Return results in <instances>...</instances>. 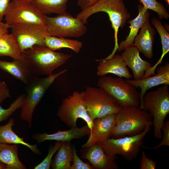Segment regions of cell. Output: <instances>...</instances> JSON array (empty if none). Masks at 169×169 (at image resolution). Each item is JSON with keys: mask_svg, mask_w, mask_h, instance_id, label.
<instances>
[{"mask_svg": "<svg viewBox=\"0 0 169 169\" xmlns=\"http://www.w3.org/2000/svg\"><path fill=\"white\" fill-rule=\"evenodd\" d=\"M107 13L114 31L115 46L112 53L106 57V59L113 57L118 49V33L119 28H122L131 17L124 0H100L93 5L83 9L76 17L81 20L85 24L92 15L99 12Z\"/></svg>", "mask_w": 169, "mask_h": 169, "instance_id": "cell-1", "label": "cell"}, {"mask_svg": "<svg viewBox=\"0 0 169 169\" xmlns=\"http://www.w3.org/2000/svg\"><path fill=\"white\" fill-rule=\"evenodd\" d=\"M22 55L35 77L52 74L55 69L65 63L72 56L39 45L33 46L22 52Z\"/></svg>", "mask_w": 169, "mask_h": 169, "instance_id": "cell-2", "label": "cell"}, {"mask_svg": "<svg viewBox=\"0 0 169 169\" xmlns=\"http://www.w3.org/2000/svg\"><path fill=\"white\" fill-rule=\"evenodd\" d=\"M115 115L116 125L112 136L115 138L140 133L151 121L150 113L139 107L122 108Z\"/></svg>", "mask_w": 169, "mask_h": 169, "instance_id": "cell-3", "label": "cell"}, {"mask_svg": "<svg viewBox=\"0 0 169 169\" xmlns=\"http://www.w3.org/2000/svg\"><path fill=\"white\" fill-rule=\"evenodd\" d=\"M143 110L153 117V135L156 138L161 139V128L169 113L168 85L164 84L156 90L146 93L143 97Z\"/></svg>", "mask_w": 169, "mask_h": 169, "instance_id": "cell-4", "label": "cell"}, {"mask_svg": "<svg viewBox=\"0 0 169 169\" xmlns=\"http://www.w3.org/2000/svg\"><path fill=\"white\" fill-rule=\"evenodd\" d=\"M67 71L65 69L45 78L36 77L27 85L25 96L21 107V119L26 121L29 128L32 126L33 116L34 111L44 94L59 76Z\"/></svg>", "mask_w": 169, "mask_h": 169, "instance_id": "cell-5", "label": "cell"}, {"mask_svg": "<svg viewBox=\"0 0 169 169\" xmlns=\"http://www.w3.org/2000/svg\"><path fill=\"white\" fill-rule=\"evenodd\" d=\"M98 86L107 92L121 108L139 107V93L136 88L122 77L100 76Z\"/></svg>", "mask_w": 169, "mask_h": 169, "instance_id": "cell-6", "label": "cell"}, {"mask_svg": "<svg viewBox=\"0 0 169 169\" xmlns=\"http://www.w3.org/2000/svg\"><path fill=\"white\" fill-rule=\"evenodd\" d=\"M152 125V122L150 121L140 133L119 138H110L99 144L107 155L113 156L120 155L126 160L132 161L137 156L141 147L143 145V140L151 130Z\"/></svg>", "mask_w": 169, "mask_h": 169, "instance_id": "cell-7", "label": "cell"}, {"mask_svg": "<svg viewBox=\"0 0 169 169\" xmlns=\"http://www.w3.org/2000/svg\"><path fill=\"white\" fill-rule=\"evenodd\" d=\"M84 99L87 113L93 120L109 114H116L122 108L107 92L100 87H86Z\"/></svg>", "mask_w": 169, "mask_h": 169, "instance_id": "cell-8", "label": "cell"}, {"mask_svg": "<svg viewBox=\"0 0 169 169\" xmlns=\"http://www.w3.org/2000/svg\"><path fill=\"white\" fill-rule=\"evenodd\" d=\"M84 91H74L71 95L63 99L57 114L61 120L71 128L76 127V121L80 118L87 123L91 134L93 120L88 115L84 99Z\"/></svg>", "mask_w": 169, "mask_h": 169, "instance_id": "cell-9", "label": "cell"}, {"mask_svg": "<svg viewBox=\"0 0 169 169\" xmlns=\"http://www.w3.org/2000/svg\"><path fill=\"white\" fill-rule=\"evenodd\" d=\"M48 35L59 38L79 37L87 32V28L80 19L65 12L54 17L45 16Z\"/></svg>", "mask_w": 169, "mask_h": 169, "instance_id": "cell-10", "label": "cell"}, {"mask_svg": "<svg viewBox=\"0 0 169 169\" xmlns=\"http://www.w3.org/2000/svg\"><path fill=\"white\" fill-rule=\"evenodd\" d=\"M45 16L40 13L31 2L12 0L4 16L6 23L9 26L18 23H29L46 26Z\"/></svg>", "mask_w": 169, "mask_h": 169, "instance_id": "cell-11", "label": "cell"}, {"mask_svg": "<svg viewBox=\"0 0 169 169\" xmlns=\"http://www.w3.org/2000/svg\"><path fill=\"white\" fill-rule=\"evenodd\" d=\"M9 26L22 53L35 45L46 46L45 37L48 34L46 26L29 23Z\"/></svg>", "mask_w": 169, "mask_h": 169, "instance_id": "cell-12", "label": "cell"}, {"mask_svg": "<svg viewBox=\"0 0 169 169\" xmlns=\"http://www.w3.org/2000/svg\"><path fill=\"white\" fill-rule=\"evenodd\" d=\"M116 122L115 114L94 119L91 134L82 147H88L96 143H100L110 138L114 132Z\"/></svg>", "mask_w": 169, "mask_h": 169, "instance_id": "cell-13", "label": "cell"}, {"mask_svg": "<svg viewBox=\"0 0 169 169\" xmlns=\"http://www.w3.org/2000/svg\"><path fill=\"white\" fill-rule=\"evenodd\" d=\"M157 74L148 77L138 80L126 79L129 84L136 88H140L141 92L139 93L140 105L139 107L143 110V97L147 90L155 86L160 85H169V63H166L156 69Z\"/></svg>", "mask_w": 169, "mask_h": 169, "instance_id": "cell-14", "label": "cell"}, {"mask_svg": "<svg viewBox=\"0 0 169 169\" xmlns=\"http://www.w3.org/2000/svg\"><path fill=\"white\" fill-rule=\"evenodd\" d=\"M0 69L26 85L36 77L23 56L20 59H13L11 61L0 60Z\"/></svg>", "mask_w": 169, "mask_h": 169, "instance_id": "cell-15", "label": "cell"}, {"mask_svg": "<svg viewBox=\"0 0 169 169\" xmlns=\"http://www.w3.org/2000/svg\"><path fill=\"white\" fill-rule=\"evenodd\" d=\"M99 62L97 74L100 76L111 73L119 77L130 79L132 77L121 55L117 54L106 60L96 59Z\"/></svg>", "mask_w": 169, "mask_h": 169, "instance_id": "cell-16", "label": "cell"}, {"mask_svg": "<svg viewBox=\"0 0 169 169\" xmlns=\"http://www.w3.org/2000/svg\"><path fill=\"white\" fill-rule=\"evenodd\" d=\"M90 131L87 125L81 127H73L67 131H58L52 134L44 132L35 133L32 138L40 144L46 140H56L62 142L70 141L73 139L83 138L90 134Z\"/></svg>", "mask_w": 169, "mask_h": 169, "instance_id": "cell-17", "label": "cell"}, {"mask_svg": "<svg viewBox=\"0 0 169 169\" xmlns=\"http://www.w3.org/2000/svg\"><path fill=\"white\" fill-rule=\"evenodd\" d=\"M124 50L121 55L126 65L131 69L134 79H141L152 64L141 58L139 51L134 46Z\"/></svg>", "mask_w": 169, "mask_h": 169, "instance_id": "cell-18", "label": "cell"}, {"mask_svg": "<svg viewBox=\"0 0 169 169\" xmlns=\"http://www.w3.org/2000/svg\"><path fill=\"white\" fill-rule=\"evenodd\" d=\"M84 158L88 160L93 168L117 169L118 166L115 161L116 156L107 155L99 143L90 146Z\"/></svg>", "mask_w": 169, "mask_h": 169, "instance_id": "cell-19", "label": "cell"}, {"mask_svg": "<svg viewBox=\"0 0 169 169\" xmlns=\"http://www.w3.org/2000/svg\"><path fill=\"white\" fill-rule=\"evenodd\" d=\"M139 33L136 37L133 46L147 58L153 56V44L156 32L147 19L141 26Z\"/></svg>", "mask_w": 169, "mask_h": 169, "instance_id": "cell-20", "label": "cell"}, {"mask_svg": "<svg viewBox=\"0 0 169 169\" xmlns=\"http://www.w3.org/2000/svg\"><path fill=\"white\" fill-rule=\"evenodd\" d=\"M138 8L139 13L136 17L128 21L130 25V32L125 40L121 41L119 45L118 50L119 51L133 46L135 38L139 29L146 21L149 18L150 13L148 9L140 4L138 5Z\"/></svg>", "mask_w": 169, "mask_h": 169, "instance_id": "cell-21", "label": "cell"}, {"mask_svg": "<svg viewBox=\"0 0 169 169\" xmlns=\"http://www.w3.org/2000/svg\"><path fill=\"white\" fill-rule=\"evenodd\" d=\"M14 119L11 118L5 125H0V143L8 144H21L29 148L33 153L40 155L41 151L38 148L37 144L31 145L26 142L23 138L19 137L13 131Z\"/></svg>", "mask_w": 169, "mask_h": 169, "instance_id": "cell-22", "label": "cell"}, {"mask_svg": "<svg viewBox=\"0 0 169 169\" xmlns=\"http://www.w3.org/2000/svg\"><path fill=\"white\" fill-rule=\"evenodd\" d=\"M18 144L0 143V161L5 164L8 169H26L18 156Z\"/></svg>", "mask_w": 169, "mask_h": 169, "instance_id": "cell-23", "label": "cell"}, {"mask_svg": "<svg viewBox=\"0 0 169 169\" xmlns=\"http://www.w3.org/2000/svg\"><path fill=\"white\" fill-rule=\"evenodd\" d=\"M52 161L51 166L53 169H70L73 161L72 146L70 142H63L55 153Z\"/></svg>", "mask_w": 169, "mask_h": 169, "instance_id": "cell-24", "label": "cell"}, {"mask_svg": "<svg viewBox=\"0 0 169 169\" xmlns=\"http://www.w3.org/2000/svg\"><path fill=\"white\" fill-rule=\"evenodd\" d=\"M69 0H31V3L41 14H61L66 12Z\"/></svg>", "mask_w": 169, "mask_h": 169, "instance_id": "cell-25", "label": "cell"}, {"mask_svg": "<svg viewBox=\"0 0 169 169\" xmlns=\"http://www.w3.org/2000/svg\"><path fill=\"white\" fill-rule=\"evenodd\" d=\"M8 56L13 59L23 57L22 53L15 38L12 34H5L0 36V57Z\"/></svg>", "mask_w": 169, "mask_h": 169, "instance_id": "cell-26", "label": "cell"}, {"mask_svg": "<svg viewBox=\"0 0 169 169\" xmlns=\"http://www.w3.org/2000/svg\"><path fill=\"white\" fill-rule=\"evenodd\" d=\"M45 41L46 46L54 51L63 48H67L78 53L83 46L82 43L77 40L49 35L45 36Z\"/></svg>", "mask_w": 169, "mask_h": 169, "instance_id": "cell-27", "label": "cell"}, {"mask_svg": "<svg viewBox=\"0 0 169 169\" xmlns=\"http://www.w3.org/2000/svg\"><path fill=\"white\" fill-rule=\"evenodd\" d=\"M151 22L156 28L160 36L162 45V53L157 62L146 72V74L147 76L155 74V71L157 66L161 64L164 56L169 51V33L159 19L153 18L151 20Z\"/></svg>", "mask_w": 169, "mask_h": 169, "instance_id": "cell-28", "label": "cell"}, {"mask_svg": "<svg viewBox=\"0 0 169 169\" xmlns=\"http://www.w3.org/2000/svg\"><path fill=\"white\" fill-rule=\"evenodd\" d=\"M26 95L22 94L18 96L7 109L0 105V123L8 119L18 109L21 108Z\"/></svg>", "mask_w": 169, "mask_h": 169, "instance_id": "cell-29", "label": "cell"}, {"mask_svg": "<svg viewBox=\"0 0 169 169\" xmlns=\"http://www.w3.org/2000/svg\"><path fill=\"white\" fill-rule=\"evenodd\" d=\"M143 6L147 9H150L156 13L160 19H167L169 14L164 6L156 0H139Z\"/></svg>", "mask_w": 169, "mask_h": 169, "instance_id": "cell-30", "label": "cell"}, {"mask_svg": "<svg viewBox=\"0 0 169 169\" xmlns=\"http://www.w3.org/2000/svg\"><path fill=\"white\" fill-rule=\"evenodd\" d=\"M62 141H57L53 146L50 145L49 147L48 154L42 161L36 165L34 169H49L52 162V158L54 153L61 146Z\"/></svg>", "mask_w": 169, "mask_h": 169, "instance_id": "cell-31", "label": "cell"}, {"mask_svg": "<svg viewBox=\"0 0 169 169\" xmlns=\"http://www.w3.org/2000/svg\"><path fill=\"white\" fill-rule=\"evenodd\" d=\"M73 154V164L70 169H92V166L88 163L84 162L78 156L74 146L72 147Z\"/></svg>", "mask_w": 169, "mask_h": 169, "instance_id": "cell-32", "label": "cell"}, {"mask_svg": "<svg viewBox=\"0 0 169 169\" xmlns=\"http://www.w3.org/2000/svg\"><path fill=\"white\" fill-rule=\"evenodd\" d=\"M163 132V139L161 142L157 145L153 147L144 146V147L150 149H156L163 146H169V121L164 122L161 128Z\"/></svg>", "mask_w": 169, "mask_h": 169, "instance_id": "cell-33", "label": "cell"}, {"mask_svg": "<svg viewBox=\"0 0 169 169\" xmlns=\"http://www.w3.org/2000/svg\"><path fill=\"white\" fill-rule=\"evenodd\" d=\"M156 167V162L146 156L144 151L142 152V156L140 161L141 169H155Z\"/></svg>", "mask_w": 169, "mask_h": 169, "instance_id": "cell-34", "label": "cell"}, {"mask_svg": "<svg viewBox=\"0 0 169 169\" xmlns=\"http://www.w3.org/2000/svg\"><path fill=\"white\" fill-rule=\"evenodd\" d=\"M10 97V90L4 81L0 80V105L6 99Z\"/></svg>", "mask_w": 169, "mask_h": 169, "instance_id": "cell-35", "label": "cell"}, {"mask_svg": "<svg viewBox=\"0 0 169 169\" xmlns=\"http://www.w3.org/2000/svg\"><path fill=\"white\" fill-rule=\"evenodd\" d=\"M100 0H78L77 5L83 10L86 8H88Z\"/></svg>", "mask_w": 169, "mask_h": 169, "instance_id": "cell-36", "label": "cell"}, {"mask_svg": "<svg viewBox=\"0 0 169 169\" xmlns=\"http://www.w3.org/2000/svg\"><path fill=\"white\" fill-rule=\"evenodd\" d=\"M10 3V0H0V21H1Z\"/></svg>", "mask_w": 169, "mask_h": 169, "instance_id": "cell-37", "label": "cell"}, {"mask_svg": "<svg viewBox=\"0 0 169 169\" xmlns=\"http://www.w3.org/2000/svg\"><path fill=\"white\" fill-rule=\"evenodd\" d=\"M10 26L8 24L0 21V36L8 33V29Z\"/></svg>", "mask_w": 169, "mask_h": 169, "instance_id": "cell-38", "label": "cell"}, {"mask_svg": "<svg viewBox=\"0 0 169 169\" xmlns=\"http://www.w3.org/2000/svg\"><path fill=\"white\" fill-rule=\"evenodd\" d=\"M0 169H8V167L5 164L0 161Z\"/></svg>", "mask_w": 169, "mask_h": 169, "instance_id": "cell-39", "label": "cell"}, {"mask_svg": "<svg viewBox=\"0 0 169 169\" xmlns=\"http://www.w3.org/2000/svg\"><path fill=\"white\" fill-rule=\"evenodd\" d=\"M15 1L21 2H31V0H12Z\"/></svg>", "mask_w": 169, "mask_h": 169, "instance_id": "cell-40", "label": "cell"}, {"mask_svg": "<svg viewBox=\"0 0 169 169\" xmlns=\"http://www.w3.org/2000/svg\"><path fill=\"white\" fill-rule=\"evenodd\" d=\"M166 3L168 4V5L169 4V0H165Z\"/></svg>", "mask_w": 169, "mask_h": 169, "instance_id": "cell-41", "label": "cell"}]
</instances>
